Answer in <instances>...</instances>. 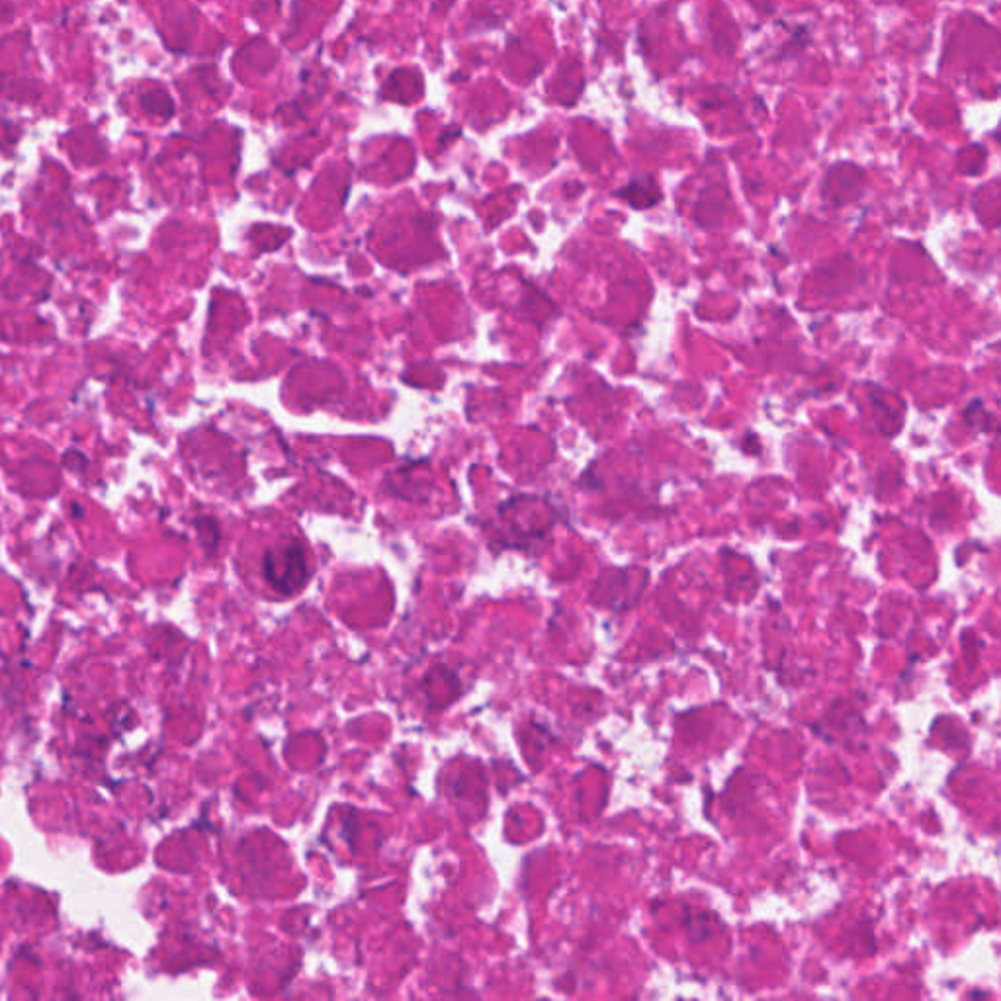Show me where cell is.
<instances>
[{"label":"cell","mask_w":1001,"mask_h":1001,"mask_svg":"<svg viewBox=\"0 0 1001 1001\" xmlns=\"http://www.w3.org/2000/svg\"><path fill=\"white\" fill-rule=\"evenodd\" d=\"M265 579L282 595H291L303 587L309 578L308 558L303 546L296 540H288L268 550L262 560Z\"/></svg>","instance_id":"6da1fadb"}]
</instances>
